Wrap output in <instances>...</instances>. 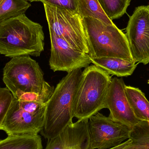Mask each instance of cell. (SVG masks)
<instances>
[{
    "label": "cell",
    "instance_id": "obj_23",
    "mask_svg": "<svg viewBox=\"0 0 149 149\" xmlns=\"http://www.w3.org/2000/svg\"><path fill=\"white\" fill-rule=\"evenodd\" d=\"M131 145V144H130ZM130 145L129 147H127V148H125L123 149H132V148H131V145Z\"/></svg>",
    "mask_w": 149,
    "mask_h": 149
},
{
    "label": "cell",
    "instance_id": "obj_22",
    "mask_svg": "<svg viewBox=\"0 0 149 149\" xmlns=\"http://www.w3.org/2000/svg\"><path fill=\"white\" fill-rule=\"evenodd\" d=\"M131 140L130 139H129L127 140L126 141L120 145H119V146L108 149H123L129 147L131 144Z\"/></svg>",
    "mask_w": 149,
    "mask_h": 149
},
{
    "label": "cell",
    "instance_id": "obj_3",
    "mask_svg": "<svg viewBox=\"0 0 149 149\" xmlns=\"http://www.w3.org/2000/svg\"><path fill=\"white\" fill-rule=\"evenodd\" d=\"M83 20L90 58H117L134 61L126 34L114 24H107L93 17H84Z\"/></svg>",
    "mask_w": 149,
    "mask_h": 149
},
{
    "label": "cell",
    "instance_id": "obj_18",
    "mask_svg": "<svg viewBox=\"0 0 149 149\" xmlns=\"http://www.w3.org/2000/svg\"><path fill=\"white\" fill-rule=\"evenodd\" d=\"M132 149H149V122L139 121L130 130Z\"/></svg>",
    "mask_w": 149,
    "mask_h": 149
},
{
    "label": "cell",
    "instance_id": "obj_9",
    "mask_svg": "<svg viewBox=\"0 0 149 149\" xmlns=\"http://www.w3.org/2000/svg\"><path fill=\"white\" fill-rule=\"evenodd\" d=\"M46 108L33 112L21 107L14 98L0 130L8 136L38 135L44 126Z\"/></svg>",
    "mask_w": 149,
    "mask_h": 149
},
{
    "label": "cell",
    "instance_id": "obj_10",
    "mask_svg": "<svg viewBox=\"0 0 149 149\" xmlns=\"http://www.w3.org/2000/svg\"><path fill=\"white\" fill-rule=\"evenodd\" d=\"M51 55L50 69L54 72H70L74 70L86 68L91 63L88 54L76 49L62 38L49 31Z\"/></svg>",
    "mask_w": 149,
    "mask_h": 149
},
{
    "label": "cell",
    "instance_id": "obj_7",
    "mask_svg": "<svg viewBox=\"0 0 149 149\" xmlns=\"http://www.w3.org/2000/svg\"><path fill=\"white\" fill-rule=\"evenodd\" d=\"M89 149H108L119 146L129 139L127 126L97 113L88 120Z\"/></svg>",
    "mask_w": 149,
    "mask_h": 149
},
{
    "label": "cell",
    "instance_id": "obj_1",
    "mask_svg": "<svg viewBox=\"0 0 149 149\" xmlns=\"http://www.w3.org/2000/svg\"><path fill=\"white\" fill-rule=\"evenodd\" d=\"M44 39L42 26L24 14L0 23V54L5 56H40Z\"/></svg>",
    "mask_w": 149,
    "mask_h": 149
},
{
    "label": "cell",
    "instance_id": "obj_25",
    "mask_svg": "<svg viewBox=\"0 0 149 149\" xmlns=\"http://www.w3.org/2000/svg\"><path fill=\"white\" fill-rule=\"evenodd\" d=\"M148 83L149 84V80H148Z\"/></svg>",
    "mask_w": 149,
    "mask_h": 149
},
{
    "label": "cell",
    "instance_id": "obj_4",
    "mask_svg": "<svg viewBox=\"0 0 149 149\" xmlns=\"http://www.w3.org/2000/svg\"><path fill=\"white\" fill-rule=\"evenodd\" d=\"M112 78L104 70L96 65L86 67L77 90L74 102V117L88 119L106 108V98Z\"/></svg>",
    "mask_w": 149,
    "mask_h": 149
},
{
    "label": "cell",
    "instance_id": "obj_14",
    "mask_svg": "<svg viewBox=\"0 0 149 149\" xmlns=\"http://www.w3.org/2000/svg\"><path fill=\"white\" fill-rule=\"evenodd\" d=\"M125 93L135 116L140 121L149 122V102L137 88L125 86Z\"/></svg>",
    "mask_w": 149,
    "mask_h": 149
},
{
    "label": "cell",
    "instance_id": "obj_20",
    "mask_svg": "<svg viewBox=\"0 0 149 149\" xmlns=\"http://www.w3.org/2000/svg\"><path fill=\"white\" fill-rule=\"evenodd\" d=\"M14 99L12 93L7 87H0V127Z\"/></svg>",
    "mask_w": 149,
    "mask_h": 149
},
{
    "label": "cell",
    "instance_id": "obj_2",
    "mask_svg": "<svg viewBox=\"0 0 149 149\" xmlns=\"http://www.w3.org/2000/svg\"><path fill=\"white\" fill-rule=\"evenodd\" d=\"M81 69L68 72L57 85L46 105L45 121L41 135L49 140L72 123L74 102L82 75Z\"/></svg>",
    "mask_w": 149,
    "mask_h": 149
},
{
    "label": "cell",
    "instance_id": "obj_6",
    "mask_svg": "<svg viewBox=\"0 0 149 149\" xmlns=\"http://www.w3.org/2000/svg\"><path fill=\"white\" fill-rule=\"evenodd\" d=\"M43 4L49 31L63 38L74 49L88 54L83 17L76 11Z\"/></svg>",
    "mask_w": 149,
    "mask_h": 149
},
{
    "label": "cell",
    "instance_id": "obj_16",
    "mask_svg": "<svg viewBox=\"0 0 149 149\" xmlns=\"http://www.w3.org/2000/svg\"><path fill=\"white\" fill-rule=\"evenodd\" d=\"M78 12L81 17H93L107 24H114L102 10L98 0H77Z\"/></svg>",
    "mask_w": 149,
    "mask_h": 149
},
{
    "label": "cell",
    "instance_id": "obj_19",
    "mask_svg": "<svg viewBox=\"0 0 149 149\" xmlns=\"http://www.w3.org/2000/svg\"><path fill=\"white\" fill-rule=\"evenodd\" d=\"M106 15L113 21L126 13L131 0H98Z\"/></svg>",
    "mask_w": 149,
    "mask_h": 149
},
{
    "label": "cell",
    "instance_id": "obj_24",
    "mask_svg": "<svg viewBox=\"0 0 149 149\" xmlns=\"http://www.w3.org/2000/svg\"><path fill=\"white\" fill-rule=\"evenodd\" d=\"M29 2H32L37 1V0H26Z\"/></svg>",
    "mask_w": 149,
    "mask_h": 149
},
{
    "label": "cell",
    "instance_id": "obj_13",
    "mask_svg": "<svg viewBox=\"0 0 149 149\" xmlns=\"http://www.w3.org/2000/svg\"><path fill=\"white\" fill-rule=\"evenodd\" d=\"M90 59L93 64L104 70L108 74L117 77L132 75L137 66L134 61L130 62L117 58H90Z\"/></svg>",
    "mask_w": 149,
    "mask_h": 149
},
{
    "label": "cell",
    "instance_id": "obj_12",
    "mask_svg": "<svg viewBox=\"0 0 149 149\" xmlns=\"http://www.w3.org/2000/svg\"><path fill=\"white\" fill-rule=\"evenodd\" d=\"M88 120H78L57 136L48 140L45 149H89Z\"/></svg>",
    "mask_w": 149,
    "mask_h": 149
},
{
    "label": "cell",
    "instance_id": "obj_17",
    "mask_svg": "<svg viewBox=\"0 0 149 149\" xmlns=\"http://www.w3.org/2000/svg\"><path fill=\"white\" fill-rule=\"evenodd\" d=\"M31 6L26 0H0V23L24 14Z\"/></svg>",
    "mask_w": 149,
    "mask_h": 149
},
{
    "label": "cell",
    "instance_id": "obj_8",
    "mask_svg": "<svg viewBox=\"0 0 149 149\" xmlns=\"http://www.w3.org/2000/svg\"><path fill=\"white\" fill-rule=\"evenodd\" d=\"M126 36L136 63H149V5L136 8L130 17Z\"/></svg>",
    "mask_w": 149,
    "mask_h": 149
},
{
    "label": "cell",
    "instance_id": "obj_21",
    "mask_svg": "<svg viewBox=\"0 0 149 149\" xmlns=\"http://www.w3.org/2000/svg\"><path fill=\"white\" fill-rule=\"evenodd\" d=\"M37 1L41 2L43 3L63 7L78 12L77 0H37Z\"/></svg>",
    "mask_w": 149,
    "mask_h": 149
},
{
    "label": "cell",
    "instance_id": "obj_11",
    "mask_svg": "<svg viewBox=\"0 0 149 149\" xmlns=\"http://www.w3.org/2000/svg\"><path fill=\"white\" fill-rule=\"evenodd\" d=\"M123 79H112L106 98V108L110 111L109 117L113 120L131 129L139 122L135 116L125 93Z\"/></svg>",
    "mask_w": 149,
    "mask_h": 149
},
{
    "label": "cell",
    "instance_id": "obj_5",
    "mask_svg": "<svg viewBox=\"0 0 149 149\" xmlns=\"http://www.w3.org/2000/svg\"><path fill=\"white\" fill-rule=\"evenodd\" d=\"M3 81L16 99L24 93L41 94L49 85L38 63L29 56L11 58L3 68Z\"/></svg>",
    "mask_w": 149,
    "mask_h": 149
},
{
    "label": "cell",
    "instance_id": "obj_15",
    "mask_svg": "<svg viewBox=\"0 0 149 149\" xmlns=\"http://www.w3.org/2000/svg\"><path fill=\"white\" fill-rule=\"evenodd\" d=\"M0 149H43L42 139L38 134L8 135L0 140Z\"/></svg>",
    "mask_w": 149,
    "mask_h": 149
}]
</instances>
